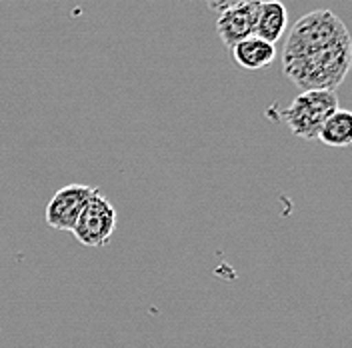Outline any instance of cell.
I'll use <instances>...</instances> for the list:
<instances>
[{"label":"cell","instance_id":"5","mask_svg":"<svg viewBox=\"0 0 352 348\" xmlns=\"http://www.w3.org/2000/svg\"><path fill=\"white\" fill-rule=\"evenodd\" d=\"M258 6H261V0H246L242 4H236L220 12L219 21H217V32L224 46L232 48L244 39L254 36Z\"/></svg>","mask_w":352,"mask_h":348},{"label":"cell","instance_id":"9","mask_svg":"<svg viewBox=\"0 0 352 348\" xmlns=\"http://www.w3.org/2000/svg\"><path fill=\"white\" fill-rule=\"evenodd\" d=\"M242 2H246V0H206V4H208V8L210 10H214V12H224L226 8H232V6H236V4H242Z\"/></svg>","mask_w":352,"mask_h":348},{"label":"cell","instance_id":"8","mask_svg":"<svg viewBox=\"0 0 352 348\" xmlns=\"http://www.w3.org/2000/svg\"><path fill=\"white\" fill-rule=\"evenodd\" d=\"M330 149H349L352 144V114L349 110H336L324 120L316 136Z\"/></svg>","mask_w":352,"mask_h":348},{"label":"cell","instance_id":"7","mask_svg":"<svg viewBox=\"0 0 352 348\" xmlns=\"http://www.w3.org/2000/svg\"><path fill=\"white\" fill-rule=\"evenodd\" d=\"M288 26V10L280 0H261L254 36L266 43L276 44Z\"/></svg>","mask_w":352,"mask_h":348},{"label":"cell","instance_id":"2","mask_svg":"<svg viewBox=\"0 0 352 348\" xmlns=\"http://www.w3.org/2000/svg\"><path fill=\"white\" fill-rule=\"evenodd\" d=\"M336 110V90H302L290 102V107L283 110V118L294 136L305 140H316L324 120Z\"/></svg>","mask_w":352,"mask_h":348},{"label":"cell","instance_id":"4","mask_svg":"<svg viewBox=\"0 0 352 348\" xmlns=\"http://www.w3.org/2000/svg\"><path fill=\"white\" fill-rule=\"evenodd\" d=\"M94 191H96L94 186L80 184V182H72V184L63 186L46 204V213H44L46 224L54 230L72 232L76 220L85 210L88 198L94 195Z\"/></svg>","mask_w":352,"mask_h":348},{"label":"cell","instance_id":"3","mask_svg":"<svg viewBox=\"0 0 352 348\" xmlns=\"http://www.w3.org/2000/svg\"><path fill=\"white\" fill-rule=\"evenodd\" d=\"M116 230V208L98 188L88 198L85 210L76 220L72 235L80 244L98 248L104 246Z\"/></svg>","mask_w":352,"mask_h":348},{"label":"cell","instance_id":"1","mask_svg":"<svg viewBox=\"0 0 352 348\" xmlns=\"http://www.w3.org/2000/svg\"><path fill=\"white\" fill-rule=\"evenodd\" d=\"M351 34L334 12L298 19L283 48V70L302 90H336L351 70Z\"/></svg>","mask_w":352,"mask_h":348},{"label":"cell","instance_id":"6","mask_svg":"<svg viewBox=\"0 0 352 348\" xmlns=\"http://www.w3.org/2000/svg\"><path fill=\"white\" fill-rule=\"evenodd\" d=\"M234 63L244 70H263L276 58V46L258 36H248L230 48Z\"/></svg>","mask_w":352,"mask_h":348}]
</instances>
